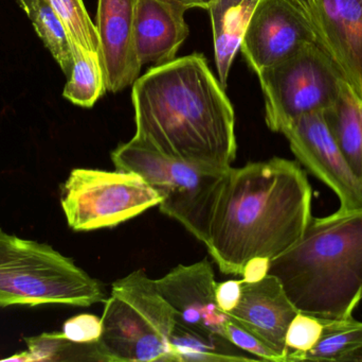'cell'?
<instances>
[{
  "instance_id": "1",
  "label": "cell",
  "mask_w": 362,
  "mask_h": 362,
  "mask_svg": "<svg viewBox=\"0 0 362 362\" xmlns=\"http://www.w3.org/2000/svg\"><path fill=\"white\" fill-rule=\"evenodd\" d=\"M134 137L165 157L214 171L236 157L233 106L199 53L154 66L134 82Z\"/></svg>"
},
{
  "instance_id": "2",
  "label": "cell",
  "mask_w": 362,
  "mask_h": 362,
  "mask_svg": "<svg viewBox=\"0 0 362 362\" xmlns=\"http://www.w3.org/2000/svg\"><path fill=\"white\" fill-rule=\"evenodd\" d=\"M313 189L299 162L274 157L230 168L213 208L206 247L225 274L253 257L270 261L297 244L313 219Z\"/></svg>"
},
{
  "instance_id": "3",
  "label": "cell",
  "mask_w": 362,
  "mask_h": 362,
  "mask_svg": "<svg viewBox=\"0 0 362 362\" xmlns=\"http://www.w3.org/2000/svg\"><path fill=\"white\" fill-rule=\"evenodd\" d=\"M269 274L300 312L353 316L362 300V210L313 218L301 239L272 259Z\"/></svg>"
},
{
  "instance_id": "4",
  "label": "cell",
  "mask_w": 362,
  "mask_h": 362,
  "mask_svg": "<svg viewBox=\"0 0 362 362\" xmlns=\"http://www.w3.org/2000/svg\"><path fill=\"white\" fill-rule=\"evenodd\" d=\"M101 285L49 244L6 233L0 227V308L105 302Z\"/></svg>"
},
{
  "instance_id": "5",
  "label": "cell",
  "mask_w": 362,
  "mask_h": 362,
  "mask_svg": "<svg viewBox=\"0 0 362 362\" xmlns=\"http://www.w3.org/2000/svg\"><path fill=\"white\" fill-rule=\"evenodd\" d=\"M101 319L100 361L175 362L170 342L175 314L141 270L112 284Z\"/></svg>"
},
{
  "instance_id": "6",
  "label": "cell",
  "mask_w": 362,
  "mask_h": 362,
  "mask_svg": "<svg viewBox=\"0 0 362 362\" xmlns=\"http://www.w3.org/2000/svg\"><path fill=\"white\" fill-rule=\"evenodd\" d=\"M112 159L117 170L142 176L160 196L161 213L206 244L213 208L229 169L214 171L171 159L136 137L121 144Z\"/></svg>"
},
{
  "instance_id": "7",
  "label": "cell",
  "mask_w": 362,
  "mask_h": 362,
  "mask_svg": "<svg viewBox=\"0 0 362 362\" xmlns=\"http://www.w3.org/2000/svg\"><path fill=\"white\" fill-rule=\"evenodd\" d=\"M268 128L282 133L304 115L325 113L339 95L342 74L321 43L302 47L259 74Z\"/></svg>"
},
{
  "instance_id": "8",
  "label": "cell",
  "mask_w": 362,
  "mask_h": 362,
  "mask_svg": "<svg viewBox=\"0 0 362 362\" xmlns=\"http://www.w3.org/2000/svg\"><path fill=\"white\" fill-rule=\"evenodd\" d=\"M156 191L135 172L76 168L62 187L61 205L70 229L117 227L159 205Z\"/></svg>"
},
{
  "instance_id": "9",
  "label": "cell",
  "mask_w": 362,
  "mask_h": 362,
  "mask_svg": "<svg viewBox=\"0 0 362 362\" xmlns=\"http://www.w3.org/2000/svg\"><path fill=\"white\" fill-rule=\"evenodd\" d=\"M291 152L339 199L341 212L362 210V180L332 135L325 113L304 115L282 131Z\"/></svg>"
},
{
  "instance_id": "10",
  "label": "cell",
  "mask_w": 362,
  "mask_h": 362,
  "mask_svg": "<svg viewBox=\"0 0 362 362\" xmlns=\"http://www.w3.org/2000/svg\"><path fill=\"white\" fill-rule=\"evenodd\" d=\"M313 43H320L316 27L293 0H259L240 49L259 74Z\"/></svg>"
},
{
  "instance_id": "11",
  "label": "cell",
  "mask_w": 362,
  "mask_h": 362,
  "mask_svg": "<svg viewBox=\"0 0 362 362\" xmlns=\"http://www.w3.org/2000/svg\"><path fill=\"white\" fill-rule=\"evenodd\" d=\"M214 271L204 259L192 265H180L155 280L161 297L171 306L175 321L197 329L225 336L229 316L221 312L215 299Z\"/></svg>"
},
{
  "instance_id": "12",
  "label": "cell",
  "mask_w": 362,
  "mask_h": 362,
  "mask_svg": "<svg viewBox=\"0 0 362 362\" xmlns=\"http://www.w3.org/2000/svg\"><path fill=\"white\" fill-rule=\"evenodd\" d=\"M137 0H99L97 31L107 91L118 93L139 78L135 45Z\"/></svg>"
},
{
  "instance_id": "13",
  "label": "cell",
  "mask_w": 362,
  "mask_h": 362,
  "mask_svg": "<svg viewBox=\"0 0 362 362\" xmlns=\"http://www.w3.org/2000/svg\"><path fill=\"white\" fill-rule=\"evenodd\" d=\"M300 310L276 276L259 283L243 282L242 297L229 318L278 353L286 362L287 329Z\"/></svg>"
},
{
  "instance_id": "14",
  "label": "cell",
  "mask_w": 362,
  "mask_h": 362,
  "mask_svg": "<svg viewBox=\"0 0 362 362\" xmlns=\"http://www.w3.org/2000/svg\"><path fill=\"white\" fill-rule=\"evenodd\" d=\"M321 45L362 98V0H317Z\"/></svg>"
},
{
  "instance_id": "15",
  "label": "cell",
  "mask_w": 362,
  "mask_h": 362,
  "mask_svg": "<svg viewBox=\"0 0 362 362\" xmlns=\"http://www.w3.org/2000/svg\"><path fill=\"white\" fill-rule=\"evenodd\" d=\"M185 6L172 0H137L135 45L140 65H163L175 60L189 35Z\"/></svg>"
},
{
  "instance_id": "16",
  "label": "cell",
  "mask_w": 362,
  "mask_h": 362,
  "mask_svg": "<svg viewBox=\"0 0 362 362\" xmlns=\"http://www.w3.org/2000/svg\"><path fill=\"white\" fill-rule=\"evenodd\" d=\"M259 0H213L209 6L212 23L215 61L219 82L227 86L228 77L240 50L247 26Z\"/></svg>"
},
{
  "instance_id": "17",
  "label": "cell",
  "mask_w": 362,
  "mask_h": 362,
  "mask_svg": "<svg viewBox=\"0 0 362 362\" xmlns=\"http://www.w3.org/2000/svg\"><path fill=\"white\" fill-rule=\"evenodd\" d=\"M325 117L334 140L362 180V98L346 79H342L337 100Z\"/></svg>"
},
{
  "instance_id": "18",
  "label": "cell",
  "mask_w": 362,
  "mask_h": 362,
  "mask_svg": "<svg viewBox=\"0 0 362 362\" xmlns=\"http://www.w3.org/2000/svg\"><path fill=\"white\" fill-rule=\"evenodd\" d=\"M170 342L175 362L257 361L221 334L197 331L177 321Z\"/></svg>"
},
{
  "instance_id": "19",
  "label": "cell",
  "mask_w": 362,
  "mask_h": 362,
  "mask_svg": "<svg viewBox=\"0 0 362 362\" xmlns=\"http://www.w3.org/2000/svg\"><path fill=\"white\" fill-rule=\"evenodd\" d=\"M70 47L74 65L63 96L76 106L93 108L107 91L101 57L76 43Z\"/></svg>"
},
{
  "instance_id": "20",
  "label": "cell",
  "mask_w": 362,
  "mask_h": 362,
  "mask_svg": "<svg viewBox=\"0 0 362 362\" xmlns=\"http://www.w3.org/2000/svg\"><path fill=\"white\" fill-rule=\"evenodd\" d=\"M31 21L38 38L69 78L74 59L69 36L63 21L47 0H17Z\"/></svg>"
},
{
  "instance_id": "21",
  "label": "cell",
  "mask_w": 362,
  "mask_h": 362,
  "mask_svg": "<svg viewBox=\"0 0 362 362\" xmlns=\"http://www.w3.org/2000/svg\"><path fill=\"white\" fill-rule=\"evenodd\" d=\"M323 331L318 344L304 361L341 362L346 355L362 346V322L353 316L322 319Z\"/></svg>"
},
{
  "instance_id": "22",
  "label": "cell",
  "mask_w": 362,
  "mask_h": 362,
  "mask_svg": "<svg viewBox=\"0 0 362 362\" xmlns=\"http://www.w3.org/2000/svg\"><path fill=\"white\" fill-rule=\"evenodd\" d=\"M65 26L70 42L101 57L97 27L91 21L83 0H47ZM102 62V61H101Z\"/></svg>"
},
{
  "instance_id": "23",
  "label": "cell",
  "mask_w": 362,
  "mask_h": 362,
  "mask_svg": "<svg viewBox=\"0 0 362 362\" xmlns=\"http://www.w3.org/2000/svg\"><path fill=\"white\" fill-rule=\"evenodd\" d=\"M322 318L299 312L289 324L285 338L286 362L304 361L322 335Z\"/></svg>"
},
{
  "instance_id": "24",
  "label": "cell",
  "mask_w": 362,
  "mask_h": 362,
  "mask_svg": "<svg viewBox=\"0 0 362 362\" xmlns=\"http://www.w3.org/2000/svg\"><path fill=\"white\" fill-rule=\"evenodd\" d=\"M226 338L230 340L234 346L240 348L244 352L255 356L257 361L284 362V359L274 352L269 346L257 339L252 334L236 324L229 318L225 329Z\"/></svg>"
},
{
  "instance_id": "25",
  "label": "cell",
  "mask_w": 362,
  "mask_h": 362,
  "mask_svg": "<svg viewBox=\"0 0 362 362\" xmlns=\"http://www.w3.org/2000/svg\"><path fill=\"white\" fill-rule=\"evenodd\" d=\"M61 334L74 344H95L102 335V319L90 314L72 317L64 323Z\"/></svg>"
},
{
  "instance_id": "26",
  "label": "cell",
  "mask_w": 362,
  "mask_h": 362,
  "mask_svg": "<svg viewBox=\"0 0 362 362\" xmlns=\"http://www.w3.org/2000/svg\"><path fill=\"white\" fill-rule=\"evenodd\" d=\"M242 289V280H229L217 283L215 288V299L219 310L227 315L231 312L240 302Z\"/></svg>"
},
{
  "instance_id": "27",
  "label": "cell",
  "mask_w": 362,
  "mask_h": 362,
  "mask_svg": "<svg viewBox=\"0 0 362 362\" xmlns=\"http://www.w3.org/2000/svg\"><path fill=\"white\" fill-rule=\"evenodd\" d=\"M270 259L267 257L257 256L249 259L243 268L242 281L248 284L259 283L269 274Z\"/></svg>"
},
{
  "instance_id": "28",
  "label": "cell",
  "mask_w": 362,
  "mask_h": 362,
  "mask_svg": "<svg viewBox=\"0 0 362 362\" xmlns=\"http://www.w3.org/2000/svg\"><path fill=\"white\" fill-rule=\"evenodd\" d=\"M172 1L178 2V4L187 6V9L202 8L208 10L213 0H172Z\"/></svg>"
},
{
  "instance_id": "29",
  "label": "cell",
  "mask_w": 362,
  "mask_h": 362,
  "mask_svg": "<svg viewBox=\"0 0 362 362\" xmlns=\"http://www.w3.org/2000/svg\"><path fill=\"white\" fill-rule=\"evenodd\" d=\"M341 362H362V346L346 355Z\"/></svg>"
}]
</instances>
